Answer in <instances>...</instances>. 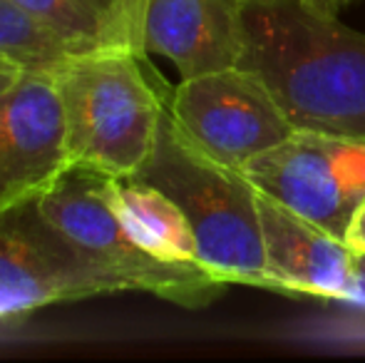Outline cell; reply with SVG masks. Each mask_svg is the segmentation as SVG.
<instances>
[{"label":"cell","instance_id":"1","mask_svg":"<svg viewBox=\"0 0 365 363\" xmlns=\"http://www.w3.org/2000/svg\"><path fill=\"white\" fill-rule=\"evenodd\" d=\"M249 68L296 130L365 140V33L316 15L301 0L244 8Z\"/></svg>","mask_w":365,"mask_h":363},{"label":"cell","instance_id":"2","mask_svg":"<svg viewBox=\"0 0 365 363\" xmlns=\"http://www.w3.org/2000/svg\"><path fill=\"white\" fill-rule=\"evenodd\" d=\"M132 177L162 189L179 204L197 239L202 267L226 284L276 291L266 269L259 189L241 170L199 150L179 130L169 107L159 122L152 155Z\"/></svg>","mask_w":365,"mask_h":363},{"label":"cell","instance_id":"3","mask_svg":"<svg viewBox=\"0 0 365 363\" xmlns=\"http://www.w3.org/2000/svg\"><path fill=\"white\" fill-rule=\"evenodd\" d=\"M70 167L132 177L149 160L169 90L154 85L145 55L77 53L55 70Z\"/></svg>","mask_w":365,"mask_h":363},{"label":"cell","instance_id":"4","mask_svg":"<svg viewBox=\"0 0 365 363\" xmlns=\"http://www.w3.org/2000/svg\"><path fill=\"white\" fill-rule=\"evenodd\" d=\"M115 182L112 175L73 165L40 194L38 209L120 291L152 294L184 309L214 304L229 284L197 262H169L149 252L117 207Z\"/></svg>","mask_w":365,"mask_h":363},{"label":"cell","instance_id":"5","mask_svg":"<svg viewBox=\"0 0 365 363\" xmlns=\"http://www.w3.org/2000/svg\"><path fill=\"white\" fill-rule=\"evenodd\" d=\"M261 194L346 239L365 199V140L316 130H293L284 142L244 167Z\"/></svg>","mask_w":365,"mask_h":363},{"label":"cell","instance_id":"6","mask_svg":"<svg viewBox=\"0 0 365 363\" xmlns=\"http://www.w3.org/2000/svg\"><path fill=\"white\" fill-rule=\"evenodd\" d=\"M167 107L199 150L241 172L296 130L269 85L241 65L182 80Z\"/></svg>","mask_w":365,"mask_h":363},{"label":"cell","instance_id":"7","mask_svg":"<svg viewBox=\"0 0 365 363\" xmlns=\"http://www.w3.org/2000/svg\"><path fill=\"white\" fill-rule=\"evenodd\" d=\"M107 294L117 284L50 227L38 197L0 214V319Z\"/></svg>","mask_w":365,"mask_h":363},{"label":"cell","instance_id":"8","mask_svg":"<svg viewBox=\"0 0 365 363\" xmlns=\"http://www.w3.org/2000/svg\"><path fill=\"white\" fill-rule=\"evenodd\" d=\"M68 167L53 75L23 73L0 90V214L40 197Z\"/></svg>","mask_w":365,"mask_h":363},{"label":"cell","instance_id":"9","mask_svg":"<svg viewBox=\"0 0 365 363\" xmlns=\"http://www.w3.org/2000/svg\"><path fill=\"white\" fill-rule=\"evenodd\" d=\"M266 269L279 294L346 304L356 279V252L343 239L259 192Z\"/></svg>","mask_w":365,"mask_h":363},{"label":"cell","instance_id":"10","mask_svg":"<svg viewBox=\"0 0 365 363\" xmlns=\"http://www.w3.org/2000/svg\"><path fill=\"white\" fill-rule=\"evenodd\" d=\"M145 50L172 60L182 80L236 68L246 53L244 5L236 0H149Z\"/></svg>","mask_w":365,"mask_h":363},{"label":"cell","instance_id":"11","mask_svg":"<svg viewBox=\"0 0 365 363\" xmlns=\"http://www.w3.org/2000/svg\"><path fill=\"white\" fill-rule=\"evenodd\" d=\"M75 53L127 50L147 55L145 13L149 0H18Z\"/></svg>","mask_w":365,"mask_h":363},{"label":"cell","instance_id":"12","mask_svg":"<svg viewBox=\"0 0 365 363\" xmlns=\"http://www.w3.org/2000/svg\"><path fill=\"white\" fill-rule=\"evenodd\" d=\"M115 197L127 227L152 254L169 262H197V239L179 204L135 177H117Z\"/></svg>","mask_w":365,"mask_h":363},{"label":"cell","instance_id":"13","mask_svg":"<svg viewBox=\"0 0 365 363\" xmlns=\"http://www.w3.org/2000/svg\"><path fill=\"white\" fill-rule=\"evenodd\" d=\"M77 55L18 0H0V58L25 73H50Z\"/></svg>","mask_w":365,"mask_h":363},{"label":"cell","instance_id":"14","mask_svg":"<svg viewBox=\"0 0 365 363\" xmlns=\"http://www.w3.org/2000/svg\"><path fill=\"white\" fill-rule=\"evenodd\" d=\"M343 242H346L353 252L365 254V199H363L361 207L356 209V214H353L351 224H348L346 239H343Z\"/></svg>","mask_w":365,"mask_h":363},{"label":"cell","instance_id":"15","mask_svg":"<svg viewBox=\"0 0 365 363\" xmlns=\"http://www.w3.org/2000/svg\"><path fill=\"white\" fill-rule=\"evenodd\" d=\"M346 304L358 306V309L365 311V254L356 252V279H353V289Z\"/></svg>","mask_w":365,"mask_h":363},{"label":"cell","instance_id":"16","mask_svg":"<svg viewBox=\"0 0 365 363\" xmlns=\"http://www.w3.org/2000/svg\"><path fill=\"white\" fill-rule=\"evenodd\" d=\"M311 13L323 15V18H338L353 0H301Z\"/></svg>","mask_w":365,"mask_h":363},{"label":"cell","instance_id":"17","mask_svg":"<svg viewBox=\"0 0 365 363\" xmlns=\"http://www.w3.org/2000/svg\"><path fill=\"white\" fill-rule=\"evenodd\" d=\"M23 73L25 70H20L18 65H13V63H8V60L0 58V90L10 88V85H13Z\"/></svg>","mask_w":365,"mask_h":363},{"label":"cell","instance_id":"18","mask_svg":"<svg viewBox=\"0 0 365 363\" xmlns=\"http://www.w3.org/2000/svg\"><path fill=\"white\" fill-rule=\"evenodd\" d=\"M236 3L249 8V5H269V3H281V0H236Z\"/></svg>","mask_w":365,"mask_h":363}]
</instances>
